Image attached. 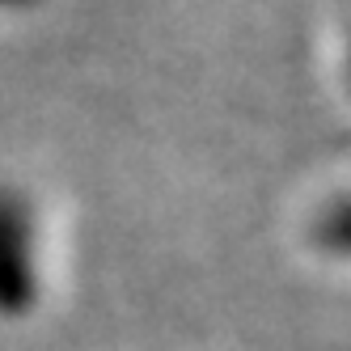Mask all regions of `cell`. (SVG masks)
Wrapping results in <instances>:
<instances>
[{
	"label": "cell",
	"instance_id": "6da1fadb",
	"mask_svg": "<svg viewBox=\"0 0 351 351\" xmlns=\"http://www.w3.org/2000/svg\"><path fill=\"white\" fill-rule=\"evenodd\" d=\"M38 300L34 216L17 191L0 186V313L21 317Z\"/></svg>",
	"mask_w": 351,
	"mask_h": 351
},
{
	"label": "cell",
	"instance_id": "7a4b0ae2",
	"mask_svg": "<svg viewBox=\"0 0 351 351\" xmlns=\"http://www.w3.org/2000/svg\"><path fill=\"white\" fill-rule=\"evenodd\" d=\"M26 5H34V0H0V9H26Z\"/></svg>",
	"mask_w": 351,
	"mask_h": 351
}]
</instances>
